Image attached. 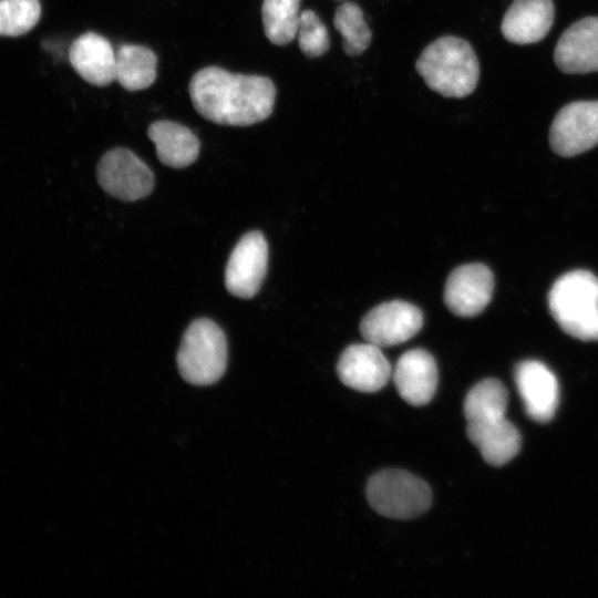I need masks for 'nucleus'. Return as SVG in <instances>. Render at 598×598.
Here are the masks:
<instances>
[{
	"label": "nucleus",
	"mask_w": 598,
	"mask_h": 598,
	"mask_svg": "<svg viewBox=\"0 0 598 598\" xmlns=\"http://www.w3.org/2000/svg\"><path fill=\"white\" fill-rule=\"evenodd\" d=\"M189 96L206 120L220 125L247 126L272 113L276 87L266 76L207 66L193 75Z\"/></svg>",
	"instance_id": "nucleus-1"
},
{
	"label": "nucleus",
	"mask_w": 598,
	"mask_h": 598,
	"mask_svg": "<svg viewBox=\"0 0 598 598\" xmlns=\"http://www.w3.org/2000/svg\"><path fill=\"white\" fill-rule=\"evenodd\" d=\"M416 71L426 85L445 97H465L476 87L480 64L471 44L457 37L434 40L421 53Z\"/></svg>",
	"instance_id": "nucleus-2"
},
{
	"label": "nucleus",
	"mask_w": 598,
	"mask_h": 598,
	"mask_svg": "<svg viewBox=\"0 0 598 598\" xmlns=\"http://www.w3.org/2000/svg\"><path fill=\"white\" fill-rule=\"evenodd\" d=\"M548 308L573 338L598 341V277L584 269L560 276L548 293Z\"/></svg>",
	"instance_id": "nucleus-3"
},
{
	"label": "nucleus",
	"mask_w": 598,
	"mask_h": 598,
	"mask_svg": "<svg viewBox=\"0 0 598 598\" xmlns=\"http://www.w3.org/2000/svg\"><path fill=\"white\" fill-rule=\"evenodd\" d=\"M181 375L195 385L217 382L227 367L226 337L209 319L194 320L186 329L177 352Z\"/></svg>",
	"instance_id": "nucleus-4"
},
{
	"label": "nucleus",
	"mask_w": 598,
	"mask_h": 598,
	"mask_svg": "<svg viewBox=\"0 0 598 598\" xmlns=\"http://www.w3.org/2000/svg\"><path fill=\"white\" fill-rule=\"evenodd\" d=\"M367 497L379 514L395 519L423 514L432 501L429 485L401 470H385L373 475L367 486Z\"/></svg>",
	"instance_id": "nucleus-5"
},
{
	"label": "nucleus",
	"mask_w": 598,
	"mask_h": 598,
	"mask_svg": "<svg viewBox=\"0 0 598 598\" xmlns=\"http://www.w3.org/2000/svg\"><path fill=\"white\" fill-rule=\"evenodd\" d=\"M100 186L113 197L137 200L146 197L154 187L150 167L132 151L116 147L106 152L97 165Z\"/></svg>",
	"instance_id": "nucleus-6"
},
{
	"label": "nucleus",
	"mask_w": 598,
	"mask_h": 598,
	"mask_svg": "<svg viewBox=\"0 0 598 598\" xmlns=\"http://www.w3.org/2000/svg\"><path fill=\"white\" fill-rule=\"evenodd\" d=\"M551 150L564 157L598 145V101H576L555 116L549 132Z\"/></svg>",
	"instance_id": "nucleus-7"
},
{
	"label": "nucleus",
	"mask_w": 598,
	"mask_h": 598,
	"mask_svg": "<svg viewBox=\"0 0 598 598\" xmlns=\"http://www.w3.org/2000/svg\"><path fill=\"white\" fill-rule=\"evenodd\" d=\"M423 324V315L403 300L383 302L361 320L360 331L367 342L380 348L403 343L414 337Z\"/></svg>",
	"instance_id": "nucleus-8"
},
{
	"label": "nucleus",
	"mask_w": 598,
	"mask_h": 598,
	"mask_svg": "<svg viewBox=\"0 0 598 598\" xmlns=\"http://www.w3.org/2000/svg\"><path fill=\"white\" fill-rule=\"evenodd\" d=\"M268 246L259 231L245 234L233 249L225 270V286L236 297H254L266 276Z\"/></svg>",
	"instance_id": "nucleus-9"
},
{
	"label": "nucleus",
	"mask_w": 598,
	"mask_h": 598,
	"mask_svg": "<svg viewBox=\"0 0 598 598\" xmlns=\"http://www.w3.org/2000/svg\"><path fill=\"white\" fill-rule=\"evenodd\" d=\"M494 289V277L483 264H466L455 268L447 277L444 302L458 317L480 315L489 303Z\"/></svg>",
	"instance_id": "nucleus-10"
},
{
	"label": "nucleus",
	"mask_w": 598,
	"mask_h": 598,
	"mask_svg": "<svg viewBox=\"0 0 598 598\" xmlns=\"http://www.w3.org/2000/svg\"><path fill=\"white\" fill-rule=\"evenodd\" d=\"M514 379L526 413L537 422H548L559 402V385L554 372L538 360L519 362Z\"/></svg>",
	"instance_id": "nucleus-11"
},
{
	"label": "nucleus",
	"mask_w": 598,
	"mask_h": 598,
	"mask_svg": "<svg viewBox=\"0 0 598 598\" xmlns=\"http://www.w3.org/2000/svg\"><path fill=\"white\" fill-rule=\"evenodd\" d=\"M337 372L344 385L368 393L381 390L392 375L381 348L370 342L349 346L340 355Z\"/></svg>",
	"instance_id": "nucleus-12"
},
{
	"label": "nucleus",
	"mask_w": 598,
	"mask_h": 598,
	"mask_svg": "<svg viewBox=\"0 0 598 598\" xmlns=\"http://www.w3.org/2000/svg\"><path fill=\"white\" fill-rule=\"evenodd\" d=\"M554 60L567 74L598 71V17H587L571 24L559 38Z\"/></svg>",
	"instance_id": "nucleus-13"
},
{
	"label": "nucleus",
	"mask_w": 598,
	"mask_h": 598,
	"mask_svg": "<svg viewBox=\"0 0 598 598\" xmlns=\"http://www.w3.org/2000/svg\"><path fill=\"white\" fill-rule=\"evenodd\" d=\"M400 396L409 404H427L437 388V368L434 358L424 349H412L398 360L392 372Z\"/></svg>",
	"instance_id": "nucleus-14"
},
{
	"label": "nucleus",
	"mask_w": 598,
	"mask_h": 598,
	"mask_svg": "<svg viewBox=\"0 0 598 598\" xmlns=\"http://www.w3.org/2000/svg\"><path fill=\"white\" fill-rule=\"evenodd\" d=\"M69 60L75 72L90 84L105 86L115 81V52L112 44L97 33L86 32L78 37L69 49Z\"/></svg>",
	"instance_id": "nucleus-15"
},
{
	"label": "nucleus",
	"mask_w": 598,
	"mask_h": 598,
	"mask_svg": "<svg viewBox=\"0 0 598 598\" xmlns=\"http://www.w3.org/2000/svg\"><path fill=\"white\" fill-rule=\"evenodd\" d=\"M553 22L551 0H514L503 18L502 33L512 43H535L547 35Z\"/></svg>",
	"instance_id": "nucleus-16"
},
{
	"label": "nucleus",
	"mask_w": 598,
	"mask_h": 598,
	"mask_svg": "<svg viewBox=\"0 0 598 598\" xmlns=\"http://www.w3.org/2000/svg\"><path fill=\"white\" fill-rule=\"evenodd\" d=\"M467 436L483 458L494 466L506 464L520 448L519 432L505 416L468 422Z\"/></svg>",
	"instance_id": "nucleus-17"
},
{
	"label": "nucleus",
	"mask_w": 598,
	"mask_h": 598,
	"mask_svg": "<svg viewBox=\"0 0 598 598\" xmlns=\"http://www.w3.org/2000/svg\"><path fill=\"white\" fill-rule=\"evenodd\" d=\"M155 144L158 159L169 167L183 168L193 164L199 154V141L186 126L171 121H156L147 130Z\"/></svg>",
	"instance_id": "nucleus-18"
},
{
	"label": "nucleus",
	"mask_w": 598,
	"mask_h": 598,
	"mask_svg": "<svg viewBox=\"0 0 598 598\" xmlns=\"http://www.w3.org/2000/svg\"><path fill=\"white\" fill-rule=\"evenodd\" d=\"M115 55V81L124 89L138 91L153 84L157 58L152 50L137 44H121Z\"/></svg>",
	"instance_id": "nucleus-19"
},
{
	"label": "nucleus",
	"mask_w": 598,
	"mask_h": 598,
	"mask_svg": "<svg viewBox=\"0 0 598 598\" xmlns=\"http://www.w3.org/2000/svg\"><path fill=\"white\" fill-rule=\"evenodd\" d=\"M508 394L496 379H485L474 385L464 401V414L468 422L505 416Z\"/></svg>",
	"instance_id": "nucleus-20"
},
{
	"label": "nucleus",
	"mask_w": 598,
	"mask_h": 598,
	"mask_svg": "<svg viewBox=\"0 0 598 598\" xmlns=\"http://www.w3.org/2000/svg\"><path fill=\"white\" fill-rule=\"evenodd\" d=\"M299 6L300 0H264L262 25L271 43L286 45L295 39Z\"/></svg>",
	"instance_id": "nucleus-21"
},
{
	"label": "nucleus",
	"mask_w": 598,
	"mask_h": 598,
	"mask_svg": "<svg viewBox=\"0 0 598 598\" xmlns=\"http://www.w3.org/2000/svg\"><path fill=\"white\" fill-rule=\"evenodd\" d=\"M333 23L343 38V50L348 55H360L369 48L371 31L358 4L346 2L338 7Z\"/></svg>",
	"instance_id": "nucleus-22"
},
{
	"label": "nucleus",
	"mask_w": 598,
	"mask_h": 598,
	"mask_svg": "<svg viewBox=\"0 0 598 598\" xmlns=\"http://www.w3.org/2000/svg\"><path fill=\"white\" fill-rule=\"evenodd\" d=\"M41 17L39 0H0V35L25 34Z\"/></svg>",
	"instance_id": "nucleus-23"
},
{
	"label": "nucleus",
	"mask_w": 598,
	"mask_h": 598,
	"mask_svg": "<svg viewBox=\"0 0 598 598\" xmlns=\"http://www.w3.org/2000/svg\"><path fill=\"white\" fill-rule=\"evenodd\" d=\"M296 35L301 51L309 58L322 55L330 47L327 28L311 10L299 13Z\"/></svg>",
	"instance_id": "nucleus-24"
}]
</instances>
